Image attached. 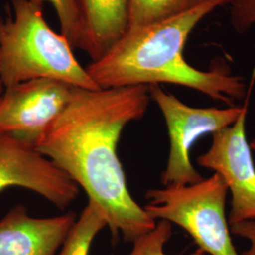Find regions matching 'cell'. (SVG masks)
Wrapping results in <instances>:
<instances>
[{"mask_svg": "<svg viewBox=\"0 0 255 255\" xmlns=\"http://www.w3.org/2000/svg\"><path fill=\"white\" fill-rule=\"evenodd\" d=\"M44 6L46 2L52 5L59 19L62 34L67 38L72 47H81L82 21L77 0H29Z\"/></svg>", "mask_w": 255, "mask_h": 255, "instance_id": "4fadbf2b", "label": "cell"}, {"mask_svg": "<svg viewBox=\"0 0 255 255\" xmlns=\"http://www.w3.org/2000/svg\"><path fill=\"white\" fill-rule=\"evenodd\" d=\"M250 146H251V148H253V149L255 151V138H254V139L252 140V142H251Z\"/></svg>", "mask_w": 255, "mask_h": 255, "instance_id": "ac0fdd59", "label": "cell"}, {"mask_svg": "<svg viewBox=\"0 0 255 255\" xmlns=\"http://www.w3.org/2000/svg\"><path fill=\"white\" fill-rule=\"evenodd\" d=\"M231 24L239 33L255 25V0H231Z\"/></svg>", "mask_w": 255, "mask_h": 255, "instance_id": "9a60e30c", "label": "cell"}, {"mask_svg": "<svg viewBox=\"0 0 255 255\" xmlns=\"http://www.w3.org/2000/svg\"><path fill=\"white\" fill-rule=\"evenodd\" d=\"M146 85L109 89L74 87L61 115L37 146L101 208L112 237L126 242L156 225L128 191L118 146L128 123L142 119L150 101Z\"/></svg>", "mask_w": 255, "mask_h": 255, "instance_id": "6da1fadb", "label": "cell"}, {"mask_svg": "<svg viewBox=\"0 0 255 255\" xmlns=\"http://www.w3.org/2000/svg\"><path fill=\"white\" fill-rule=\"evenodd\" d=\"M255 68L243 111L236 123L213 133L209 149L198 158V164L219 174L232 194L230 225L255 219V165L246 136V120Z\"/></svg>", "mask_w": 255, "mask_h": 255, "instance_id": "8992f818", "label": "cell"}, {"mask_svg": "<svg viewBox=\"0 0 255 255\" xmlns=\"http://www.w3.org/2000/svg\"><path fill=\"white\" fill-rule=\"evenodd\" d=\"M149 95L161 110L168 136L169 155L162 174L164 186L189 185L204 178L192 164L190 150L198 139L232 126L240 117L242 106L228 108H195L186 105L160 85H150Z\"/></svg>", "mask_w": 255, "mask_h": 255, "instance_id": "5b68a950", "label": "cell"}, {"mask_svg": "<svg viewBox=\"0 0 255 255\" xmlns=\"http://www.w3.org/2000/svg\"><path fill=\"white\" fill-rule=\"evenodd\" d=\"M130 0H77L82 21L81 49L99 60L128 28Z\"/></svg>", "mask_w": 255, "mask_h": 255, "instance_id": "30bf717a", "label": "cell"}, {"mask_svg": "<svg viewBox=\"0 0 255 255\" xmlns=\"http://www.w3.org/2000/svg\"><path fill=\"white\" fill-rule=\"evenodd\" d=\"M4 91V86H3V84H2V82L0 81V96L2 95V93Z\"/></svg>", "mask_w": 255, "mask_h": 255, "instance_id": "d6986e66", "label": "cell"}, {"mask_svg": "<svg viewBox=\"0 0 255 255\" xmlns=\"http://www.w3.org/2000/svg\"><path fill=\"white\" fill-rule=\"evenodd\" d=\"M228 186L215 173L189 185L149 189L144 206L156 220L164 219L186 231L199 249L211 255H239L234 246L226 219Z\"/></svg>", "mask_w": 255, "mask_h": 255, "instance_id": "277c9868", "label": "cell"}, {"mask_svg": "<svg viewBox=\"0 0 255 255\" xmlns=\"http://www.w3.org/2000/svg\"><path fill=\"white\" fill-rule=\"evenodd\" d=\"M73 86L36 79L9 86L0 96V133L36 148L73 95Z\"/></svg>", "mask_w": 255, "mask_h": 255, "instance_id": "52a82bcc", "label": "cell"}, {"mask_svg": "<svg viewBox=\"0 0 255 255\" xmlns=\"http://www.w3.org/2000/svg\"><path fill=\"white\" fill-rule=\"evenodd\" d=\"M10 186L35 192L61 210L80 193V187L35 147L0 133V192Z\"/></svg>", "mask_w": 255, "mask_h": 255, "instance_id": "ba28073f", "label": "cell"}, {"mask_svg": "<svg viewBox=\"0 0 255 255\" xmlns=\"http://www.w3.org/2000/svg\"><path fill=\"white\" fill-rule=\"evenodd\" d=\"M76 220L74 212L34 218L16 205L0 219V255H56Z\"/></svg>", "mask_w": 255, "mask_h": 255, "instance_id": "9c48e42d", "label": "cell"}, {"mask_svg": "<svg viewBox=\"0 0 255 255\" xmlns=\"http://www.w3.org/2000/svg\"><path fill=\"white\" fill-rule=\"evenodd\" d=\"M204 1H206V0H189V5H190V7H193V6H195L197 4H200V3L204 2Z\"/></svg>", "mask_w": 255, "mask_h": 255, "instance_id": "e0dca14e", "label": "cell"}, {"mask_svg": "<svg viewBox=\"0 0 255 255\" xmlns=\"http://www.w3.org/2000/svg\"><path fill=\"white\" fill-rule=\"evenodd\" d=\"M106 226L101 208L88 201L57 255H89L93 240Z\"/></svg>", "mask_w": 255, "mask_h": 255, "instance_id": "8fae6325", "label": "cell"}, {"mask_svg": "<svg viewBox=\"0 0 255 255\" xmlns=\"http://www.w3.org/2000/svg\"><path fill=\"white\" fill-rule=\"evenodd\" d=\"M232 234L239 237L246 238L251 242V247L242 255H255V221L245 220L230 225Z\"/></svg>", "mask_w": 255, "mask_h": 255, "instance_id": "2e32d148", "label": "cell"}, {"mask_svg": "<svg viewBox=\"0 0 255 255\" xmlns=\"http://www.w3.org/2000/svg\"><path fill=\"white\" fill-rule=\"evenodd\" d=\"M172 225L164 219L156 222L154 228L145 235L138 237L132 243L131 252L127 255H166L164 246L172 237ZM188 255H205V253L198 249Z\"/></svg>", "mask_w": 255, "mask_h": 255, "instance_id": "5bb4252c", "label": "cell"}, {"mask_svg": "<svg viewBox=\"0 0 255 255\" xmlns=\"http://www.w3.org/2000/svg\"><path fill=\"white\" fill-rule=\"evenodd\" d=\"M231 0H206L164 21L129 27L99 60L86 67L101 89L170 83L207 95L233 106L248 94L242 77L225 65L202 71L188 64L183 48L200 21Z\"/></svg>", "mask_w": 255, "mask_h": 255, "instance_id": "7a4b0ae2", "label": "cell"}, {"mask_svg": "<svg viewBox=\"0 0 255 255\" xmlns=\"http://www.w3.org/2000/svg\"><path fill=\"white\" fill-rule=\"evenodd\" d=\"M189 8V0H130L128 28L164 21Z\"/></svg>", "mask_w": 255, "mask_h": 255, "instance_id": "7c38bea8", "label": "cell"}, {"mask_svg": "<svg viewBox=\"0 0 255 255\" xmlns=\"http://www.w3.org/2000/svg\"><path fill=\"white\" fill-rule=\"evenodd\" d=\"M13 15L0 19V81L4 89L36 79L101 89L75 57L66 37L49 27L43 7L11 0Z\"/></svg>", "mask_w": 255, "mask_h": 255, "instance_id": "3957f363", "label": "cell"}]
</instances>
